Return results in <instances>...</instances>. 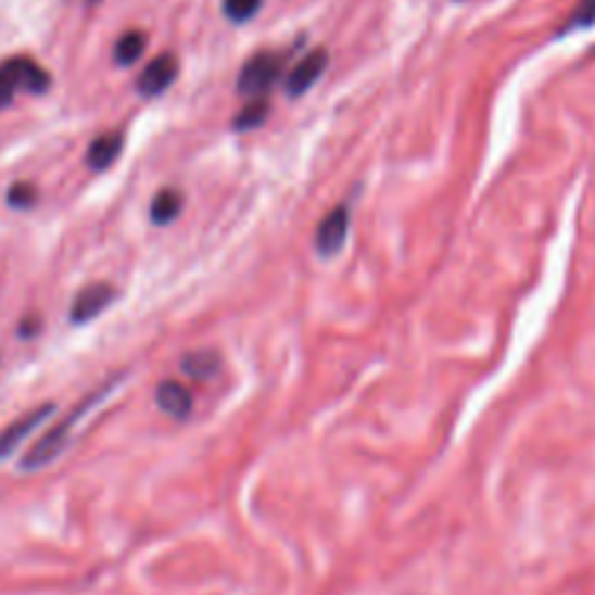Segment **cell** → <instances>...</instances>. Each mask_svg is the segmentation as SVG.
<instances>
[{"label": "cell", "instance_id": "10", "mask_svg": "<svg viewBox=\"0 0 595 595\" xmlns=\"http://www.w3.org/2000/svg\"><path fill=\"white\" fill-rule=\"evenodd\" d=\"M154 401L172 418H187L192 413V392L178 381H163L154 392Z\"/></svg>", "mask_w": 595, "mask_h": 595}, {"label": "cell", "instance_id": "7", "mask_svg": "<svg viewBox=\"0 0 595 595\" xmlns=\"http://www.w3.org/2000/svg\"><path fill=\"white\" fill-rule=\"evenodd\" d=\"M114 300H116V291L107 282L88 284V288H81V291L76 293V300H73L71 320L76 322V326L97 320L99 314L105 312L107 305L114 303Z\"/></svg>", "mask_w": 595, "mask_h": 595}, {"label": "cell", "instance_id": "16", "mask_svg": "<svg viewBox=\"0 0 595 595\" xmlns=\"http://www.w3.org/2000/svg\"><path fill=\"white\" fill-rule=\"evenodd\" d=\"M265 116H267V102L265 99H253L244 111H241L239 116H236V128L239 131H248V128H256V125L265 123Z\"/></svg>", "mask_w": 595, "mask_h": 595}, {"label": "cell", "instance_id": "18", "mask_svg": "<svg viewBox=\"0 0 595 595\" xmlns=\"http://www.w3.org/2000/svg\"><path fill=\"white\" fill-rule=\"evenodd\" d=\"M73 3H81V7H97L102 0H73Z\"/></svg>", "mask_w": 595, "mask_h": 595}, {"label": "cell", "instance_id": "17", "mask_svg": "<svg viewBox=\"0 0 595 595\" xmlns=\"http://www.w3.org/2000/svg\"><path fill=\"white\" fill-rule=\"evenodd\" d=\"M38 192L29 183H18V187L10 189V204L18 206V210H27V206L36 204Z\"/></svg>", "mask_w": 595, "mask_h": 595}, {"label": "cell", "instance_id": "5", "mask_svg": "<svg viewBox=\"0 0 595 595\" xmlns=\"http://www.w3.org/2000/svg\"><path fill=\"white\" fill-rule=\"evenodd\" d=\"M178 55L175 53H163L157 55V59H152V62L145 64L140 73V79H137V90H140L142 97H161V93H166V90L172 88V81L178 79Z\"/></svg>", "mask_w": 595, "mask_h": 595}, {"label": "cell", "instance_id": "11", "mask_svg": "<svg viewBox=\"0 0 595 595\" xmlns=\"http://www.w3.org/2000/svg\"><path fill=\"white\" fill-rule=\"evenodd\" d=\"M221 369V355L215 352V349H195V352H189L180 360V372L192 378V381H206V378H213L215 372Z\"/></svg>", "mask_w": 595, "mask_h": 595}, {"label": "cell", "instance_id": "4", "mask_svg": "<svg viewBox=\"0 0 595 595\" xmlns=\"http://www.w3.org/2000/svg\"><path fill=\"white\" fill-rule=\"evenodd\" d=\"M349 224H352V206L338 204L329 215H322V221L317 224L314 232V248L320 256H338L340 248L349 239Z\"/></svg>", "mask_w": 595, "mask_h": 595}, {"label": "cell", "instance_id": "9", "mask_svg": "<svg viewBox=\"0 0 595 595\" xmlns=\"http://www.w3.org/2000/svg\"><path fill=\"white\" fill-rule=\"evenodd\" d=\"M123 134L119 131H105L99 134L97 140L88 145V166L93 172H105L116 163V157L123 154Z\"/></svg>", "mask_w": 595, "mask_h": 595}, {"label": "cell", "instance_id": "13", "mask_svg": "<svg viewBox=\"0 0 595 595\" xmlns=\"http://www.w3.org/2000/svg\"><path fill=\"white\" fill-rule=\"evenodd\" d=\"M142 53H145V33H140V29L123 33L119 41L114 45V62L119 64V67H131V64H137Z\"/></svg>", "mask_w": 595, "mask_h": 595}, {"label": "cell", "instance_id": "3", "mask_svg": "<svg viewBox=\"0 0 595 595\" xmlns=\"http://www.w3.org/2000/svg\"><path fill=\"white\" fill-rule=\"evenodd\" d=\"M282 64L284 55L282 53H256L253 59H248V64L241 67L239 73V93L241 97L250 99H262L267 90L274 88L276 79L282 76Z\"/></svg>", "mask_w": 595, "mask_h": 595}, {"label": "cell", "instance_id": "12", "mask_svg": "<svg viewBox=\"0 0 595 595\" xmlns=\"http://www.w3.org/2000/svg\"><path fill=\"white\" fill-rule=\"evenodd\" d=\"M183 210V198H180L178 189H161L152 201V221L157 227H166L180 215Z\"/></svg>", "mask_w": 595, "mask_h": 595}, {"label": "cell", "instance_id": "2", "mask_svg": "<svg viewBox=\"0 0 595 595\" xmlns=\"http://www.w3.org/2000/svg\"><path fill=\"white\" fill-rule=\"evenodd\" d=\"M50 73L33 59H7L0 64V111L15 102L18 93H47Z\"/></svg>", "mask_w": 595, "mask_h": 595}, {"label": "cell", "instance_id": "6", "mask_svg": "<svg viewBox=\"0 0 595 595\" xmlns=\"http://www.w3.org/2000/svg\"><path fill=\"white\" fill-rule=\"evenodd\" d=\"M329 67V53L326 50H312L308 55H303L300 62L293 64V71L288 73V79H284V93L291 99L303 97L308 90L317 85L322 73Z\"/></svg>", "mask_w": 595, "mask_h": 595}, {"label": "cell", "instance_id": "15", "mask_svg": "<svg viewBox=\"0 0 595 595\" xmlns=\"http://www.w3.org/2000/svg\"><path fill=\"white\" fill-rule=\"evenodd\" d=\"M595 24V0H581L578 10L569 15V21L560 27V36L575 33V29H590Z\"/></svg>", "mask_w": 595, "mask_h": 595}, {"label": "cell", "instance_id": "8", "mask_svg": "<svg viewBox=\"0 0 595 595\" xmlns=\"http://www.w3.org/2000/svg\"><path fill=\"white\" fill-rule=\"evenodd\" d=\"M53 404H45V407H38L33 409V413H27V416H21L18 421H12V425L0 433V459H7V456L15 454L21 447V442H24L27 435L36 433L38 427L53 416Z\"/></svg>", "mask_w": 595, "mask_h": 595}, {"label": "cell", "instance_id": "14", "mask_svg": "<svg viewBox=\"0 0 595 595\" xmlns=\"http://www.w3.org/2000/svg\"><path fill=\"white\" fill-rule=\"evenodd\" d=\"M265 0H224V15L232 24H248L250 18H256Z\"/></svg>", "mask_w": 595, "mask_h": 595}, {"label": "cell", "instance_id": "1", "mask_svg": "<svg viewBox=\"0 0 595 595\" xmlns=\"http://www.w3.org/2000/svg\"><path fill=\"white\" fill-rule=\"evenodd\" d=\"M123 381H125V372H119L114 375V378H107V381L102 383V387H97L90 395H85V398H81L79 404H76V407L62 418V421H55V425L50 427V430H47V433L41 435L33 447H29L27 456L21 459V471H41V468H47V465H53L55 459L62 456L64 447L71 444L73 430L81 425V418L88 416L90 409H97L99 404H102V401H105Z\"/></svg>", "mask_w": 595, "mask_h": 595}]
</instances>
